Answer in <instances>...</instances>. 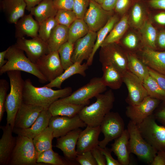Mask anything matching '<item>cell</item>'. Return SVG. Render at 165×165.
I'll return each instance as SVG.
<instances>
[{
	"instance_id": "e575fe53",
	"label": "cell",
	"mask_w": 165,
	"mask_h": 165,
	"mask_svg": "<svg viewBox=\"0 0 165 165\" xmlns=\"http://www.w3.org/2000/svg\"><path fill=\"white\" fill-rule=\"evenodd\" d=\"M53 138V130L48 126L33 139L38 155L44 151L52 148V141Z\"/></svg>"
},
{
	"instance_id": "be15d7a7",
	"label": "cell",
	"mask_w": 165,
	"mask_h": 165,
	"mask_svg": "<svg viewBox=\"0 0 165 165\" xmlns=\"http://www.w3.org/2000/svg\"><path fill=\"white\" fill-rule=\"evenodd\" d=\"M97 3L101 5L104 0H93Z\"/></svg>"
},
{
	"instance_id": "7a4b0ae2",
	"label": "cell",
	"mask_w": 165,
	"mask_h": 165,
	"mask_svg": "<svg viewBox=\"0 0 165 165\" xmlns=\"http://www.w3.org/2000/svg\"><path fill=\"white\" fill-rule=\"evenodd\" d=\"M95 97V102L85 106L78 114L87 126L92 127L100 125L105 116L112 108L115 99L112 90L99 94Z\"/></svg>"
},
{
	"instance_id": "91938a15",
	"label": "cell",
	"mask_w": 165,
	"mask_h": 165,
	"mask_svg": "<svg viewBox=\"0 0 165 165\" xmlns=\"http://www.w3.org/2000/svg\"><path fill=\"white\" fill-rule=\"evenodd\" d=\"M154 19L155 21L159 24L165 25V12H162L156 14Z\"/></svg>"
},
{
	"instance_id": "d6986e66",
	"label": "cell",
	"mask_w": 165,
	"mask_h": 165,
	"mask_svg": "<svg viewBox=\"0 0 165 165\" xmlns=\"http://www.w3.org/2000/svg\"><path fill=\"white\" fill-rule=\"evenodd\" d=\"M43 109L40 106L23 103L16 114L14 128L25 129L30 127Z\"/></svg>"
},
{
	"instance_id": "1f68e13d",
	"label": "cell",
	"mask_w": 165,
	"mask_h": 165,
	"mask_svg": "<svg viewBox=\"0 0 165 165\" xmlns=\"http://www.w3.org/2000/svg\"><path fill=\"white\" fill-rule=\"evenodd\" d=\"M119 19L117 14H114L109 20L106 24L97 32V38L93 51L86 63L89 66L93 63L94 55L101 46L107 36L113 27L119 21Z\"/></svg>"
},
{
	"instance_id": "836d02e7",
	"label": "cell",
	"mask_w": 165,
	"mask_h": 165,
	"mask_svg": "<svg viewBox=\"0 0 165 165\" xmlns=\"http://www.w3.org/2000/svg\"><path fill=\"white\" fill-rule=\"evenodd\" d=\"M128 26V17L125 14L115 24L102 43L101 47L109 44L118 43L126 31Z\"/></svg>"
},
{
	"instance_id": "d6a6232c",
	"label": "cell",
	"mask_w": 165,
	"mask_h": 165,
	"mask_svg": "<svg viewBox=\"0 0 165 165\" xmlns=\"http://www.w3.org/2000/svg\"><path fill=\"white\" fill-rule=\"evenodd\" d=\"M127 52L128 69L143 82L150 75L147 67L134 53Z\"/></svg>"
},
{
	"instance_id": "4316f807",
	"label": "cell",
	"mask_w": 165,
	"mask_h": 165,
	"mask_svg": "<svg viewBox=\"0 0 165 165\" xmlns=\"http://www.w3.org/2000/svg\"><path fill=\"white\" fill-rule=\"evenodd\" d=\"M102 65L103 74L101 78L104 84L112 90L119 89L123 82V74L112 66Z\"/></svg>"
},
{
	"instance_id": "c3c4849f",
	"label": "cell",
	"mask_w": 165,
	"mask_h": 165,
	"mask_svg": "<svg viewBox=\"0 0 165 165\" xmlns=\"http://www.w3.org/2000/svg\"><path fill=\"white\" fill-rule=\"evenodd\" d=\"M97 147L105 156L107 165H121L118 160L115 159L112 157L111 155L112 151L111 148H108L106 147L101 148L99 145Z\"/></svg>"
},
{
	"instance_id": "7dc6e473",
	"label": "cell",
	"mask_w": 165,
	"mask_h": 165,
	"mask_svg": "<svg viewBox=\"0 0 165 165\" xmlns=\"http://www.w3.org/2000/svg\"><path fill=\"white\" fill-rule=\"evenodd\" d=\"M75 160L81 165H97L91 151L77 155Z\"/></svg>"
},
{
	"instance_id": "4dcf8cb0",
	"label": "cell",
	"mask_w": 165,
	"mask_h": 165,
	"mask_svg": "<svg viewBox=\"0 0 165 165\" xmlns=\"http://www.w3.org/2000/svg\"><path fill=\"white\" fill-rule=\"evenodd\" d=\"M68 28L57 24L54 28L47 42L50 52L58 51L60 47L68 41Z\"/></svg>"
},
{
	"instance_id": "d4e9b609",
	"label": "cell",
	"mask_w": 165,
	"mask_h": 165,
	"mask_svg": "<svg viewBox=\"0 0 165 165\" xmlns=\"http://www.w3.org/2000/svg\"><path fill=\"white\" fill-rule=\"evenodd\" d=\"M1 6L8 22L15 24L24 15L26 5L24 0H2Z\"/></svg>"
},
{
	"instance_id": "f546056e",
	"label": "cell",
	"mask_w": 165,
	"mask_h": 165,
	"mask_svg": "<svg viewBox=\"0 0 165 165\" xmlns=\"http://www.w3.org/2000/svg\"><path fill=\"white\" fill-rule=\"evenodd\" d=\"M57 10L54 5L53 0H43L32 8L30 12L39 24L50 17L55 16Z\"/></svg>"
},
{
	"instance_id": "f6af8a7d",
	"label": "cell",
	"mask_w": 165,
	"mask_h": 165,
	"mask_svg": "<svg viewBox=\"0 0 165 165\" xmlns=\"http://www.w3.org/2000/svg\"><path fill=\"white\" fill-rule=\"evenodd\" d=\"M90 2V0H74L73 11L77 18L83 19Z\"/></svg>"
},
{
	"instance_id": "7bdbcfd3",
	"label": "cell",
	"mask_w": 165,
	"mask_h": 165,
	"mask_svg": "<svg viewBox=\"0 0 165 165\" xmlns=\"http://www.w3.org/2000/svg\"><path fill=\"white\" fill-rule=\"evenodd\" d=\"M130 16L131 22L132 26L136 28L140 29L145 21L143 8L140 3H136L134 5Z\"/></svg>"
},
{
	"instance_id": "e0dca14e",
	"label": "cell",
	"mask_w": 165,
	"mask_h": 165,
	"mask_svg": "<svg viewBox=\"0 0 165 165\" xmlns=\"http://www.w3.org/2000/svg\"><path fill=\"white\" fill-rule=\"evenodd\" d=\"M97 36L96 32L90 31L86 35L75 42L72 57L73 63H82L84 60H88L93 51Z\"/></svg>"
},
{
	"instance_id": "5bb4252c",
	"label": "cell",
	"mask_w": 165,
	"mask_h": 165,
	"mask_svg": "<svg viewBox=\"0 0 165 165\" xmlns=\"http://www.w3.org/2000/svg\"><path fill=\"white\" fill-rule=\"evenodd\" d=\"M160 101L149 96L137 104L129 105L126 107V114L130 120L136 124L142 122L153 114Z\"/></svg>"
},
{
	"instance_id": "2e32d148",
	"label": "cell",
	"mask_w": 165,
	"mask_h": 165,
	"mask_svg": "<svg viewBox=\"0 0 165 165\" xmlns=\"http://www.w3.org/2000/svg\"><path fill=\"white\" fill-rule=\"evenodd\" d=\"M123 82L128 91L126 101L129 105L139 104L148 96L142 81L128 70L123 74Z\"/></svg>"
},
{
	"instance_id": "681fc988",
	"label": "cell",
	"mask_w": 165,
	"mask_h": 165,
	"mask_svg": "<svg viewBox=\"0 0 165 165\" xmlns=\"http://www.w3.org/2000/svg\"><path fill=\"white\" fill-rule=\"evenodd\" d=\"M53 3L58 10H73L74 0H53Z\"/></svg>"
},
{
	"instance_id": "83f0119b",
	"label": "cell",
	"mask_w": 165,
	"mask_h": 165,
	"mask_svg": "<svg viewBox=\"0 0 165 165\" xmlns=\"http://www.w3.org/2000/svg\"><path fill=\"white\" fill-rule=\"evenodd\" d=\"M84 106L62 102L58 99L53 102L48 109L52 116H59L72 117L78 114Z\"/></svg>"
},
{
	"instance_id": "ee69618b",
	"label": "cell",
	"mask_w": 165,
	"mask_h": 165,
	"mask_svg": "<svg viewBox=\"0 0 165 165\" xmlns=\"http://www.w3.org/2000/svg\"><path fill=\"white\" fill-rule=\"evenodd\" d=\"M123 46L128 51L127 52L132 53L139 48L138 41L137 37L134 34L130 33L127 35L121 42Z\"/></svg>"
},
{
	"instance_id": "60d3db41",
	"label": "cell",
	"mask_w": 165,
	"mask_h": 165,
	"mask_svg": "<svg viewBox=\"0 0 165 165\" xmlns=\"http://www.w3.org/2000/svg\"><path fill=\"white\" fill-rule=\"evenodd\" d=\"M57 24L55 16L43 20L39 24L38 37L47 43L53 29Z\"/></svg>"
},
{
	"instance_id": "f1b7e54d",
	"label": "cell",
	"mask_w": 165,
	"mask_h": 165,
	"mask_svg": "<svg viewBox=\"0 0 165 165\" xmlns=\"http://www.w3.org/2000/svg\"><path fill=\"white\" fill-rule=\"evenodd\" d=\"M88 66L86 63L83 64L78 62L74 63L64 70V72L56 79L45 86L51 88L56 87L61 89L63 82L71 76L78 74L85 76L86 71L88 69Z\"/></svg>"
},
{
	"instance_id": "9f6ffc18",
	"label": "cell",
	"mask_w": 165,
	"mask_h": 165,
	"mask_svg": "<svg viewBox=\"0 0 165 165\" xmlns=\"http://www.w3.org/2000/svg\"><path fill=\"white\" fill-rule=\"evenodd\" d=\"M117 0H104L101 5L105 10L110 11L114 9Z\"/></svg>"
},
{
	"instance_id": "ffe728a7",
	"label": "cell",
	"mask_w": 165,
	"mask_h": 165,
	"mask_svg": "<svg viewBox=\"0 0 165 165\" xmlns=\"http://www.w3.org/2000/svg\"><path fill=\"white\" fill-rule=\"evenodd\" d=\"M139 58L148 68L165 75V51H158L144 46L140 51Z\"/></svg>"
},
{
	"instance_id": "8d00e7d4",
	"label": "cell",
	"mask_w": 165,
	"mask_h": 165,
	"mask_svg": "<svg viewBox=\"0 0 165 165\" xmlns=\"http://www.w3.org/2000/svg\"><path fill=\"white\" fill-rule=\"evenodd\" d=\"M89 31V28L83 19L77 18L68 28V41L74 44Z\"/></svg>"
},
{
	"instance_id": "7402d4cb",
	"label": "cell",
	"mask_w": 165,
	"mask_h": 165,
	"mask_svg": "<svg viewBox=\"0 0 165 165\" xmlns=\"http://www.w3.org/2000/svg\"><path fill=\"white\" fill-rule=\"evenodd\" d=\"M3 131L0 139V165H9L11 155L16 145V137L12 135L13 129L9 124L1 126Z\"/></svg>"
},
{
	"instance_id": "9a60e30c",
	"label": "cell",
	"mask_w": 165,
	"mask_h": 165,
	"mask_svg": "<svg viewBox=\"0 0 165 165\" xmlns=\"http://www.w3.org/2000/svg\"><path fill=\"white\" fill-rule=\"evenodd\" d=\"M49 126L53 130L54 138H58L74 130L86 127L87 125L77 114L72 117L59 116H52Z\"/></svg>"
},
{
	"instance_id": "f35d334b",
	"label": "cell",
	"mask_w": 165,
	"mask_h": 165,
	"mask_svg": "<svg viewBox=\"0 0 165 165\" xmlns=\"http://www.w3.org/2000/svg\"><path fill=\"white\" fill-rule=\"evenodd\" d=\"M37 162L44 163L52 165H64L67 164L58 153L52 148L42 152L38 155Z\"/></svg>"
},
{
	"instance_id": "9c48e42d",
	"label": "cell",
	"mask_w": 165,
	"mask_h": 165,
	"mask_svg": "<svg viewBox=\"0 0 165 165\" xmlns=\"http://www.w3.org/2000/svg\"><path fill=\"white\" fill-rule=\"evenodd\" d=\"M100 47L99 61L102 65L112 66L123 74L128 70L127 52L118 43H112Z\"/></svg>"
},
{
	"instance_id": "cb8c5ba5",
	"label": "cell",
	"mask_w": 165,
	"mask_h": 165,
	"mask_svg": "<svg viewBox=\"0 0 165 165\" xmlns=\"http://www.w3.org/2000/svg\"><path fill=\"white\" fill-rule=\"evenodd\" d=\"M30 13L24 15L15 24L16 38L30 37L32 38L38 36L39 24Z\"/></svg>"
},
{
	"instance_id": "b9f144b4",
	"label": "cell",
	"mask_w": 165,
	"mask_h": 165,
	"mask_svg": "<svg viewBox=\"0 0 165 165\" xmlns=\"http://www.w3.org/2000/svg\"><path fill=\"white\" fill-rule=\"evenodd\" d=\"M55 17L58 24L68 28L77 18L73 10L65 9L58 10Z\"/></svg>"
},
{
	"instance_id": "484cf974",
	"label": "cell",
	"mask_w": 165,
	"mask_h": 165,
	"mask_svg": "<svg viewBox=\"0 0 165 165\" xmlns=\"http://www.w3.org/2000/svg\"><path fill=\"white\" fill-rule=\"evenodd\" d=\"M129 139V133L127 129H126L111 145L112 152L117 156L121 165H128L130 163Z\"/></svg>"
},
{
	"instance_id": "11a10c76",
	"label": "cell",
	"mask_w": 165,
	"mask_h": 165,
	"mask_svg": "<svg viewBox=\"0 0 165 165\" xmlns=\"http://www.w3.org/2000/svg\"><path fill=\"white\" fill-rule=\"evenodd\" d=\"M150 164L165 165V151H158Z\"/></svg>"
},
{
	"instance_id": "ac0fdd59",
	"label": "cell",
	"mask_w": 165,
	"mask_h": 165,
	"mask_svg": "<svg viewBox=\"0 0 165 165\" xmlns=\"http://www.w3.org/2000/svg\"><path fill=\"white\" fill-rule=\"evenodd\" d=\"M101 132L100 126H87L80 132L77 141L76 151L77 155L91 151L98 145V138Z\"/></svg>"
},
{
	"instance_id": "6125c7cd",
	"label": "cell",
	"mask_w": 165,
	"mask_h": 165,
	"mask_svg": "<svg viewBox=\"0 0 165 165\" xmlns=\"http://www.w3.org/2000/svg\"><path fill=\"white\" fill-rule=\"evenodd\" d=\"M7 49L0 53V68L4 65L7 62V60H5Z\"/></svg>"
},
{
	"instance_id": "3957f363",
	"label": "cell",
	"mask_w": 165,
	"mask_h": 165,
	"mask_svg": "<svg viewBox=\"0 0 165 165\" xmlns=\"http://www.w3.org/2000/svg\"><path fill=\"white\" fill-rule=\"evenodd\" d=\"M9 80L10 90L6 96L5 107L7 113V124L13 130L18 111L23 103L24 81L21 71H10L6 72Z\"/></svg>"
},
{
	"instance_id": "db71d44e",
	"label": "cell",
	"mask_w": 165,
	"mask_h": 165,
	"mask_svg": "<svg viewBox=\"0 0 165 165\" xmlns=\"http://www.w3.org/2000/svg\"><path fill=\"white\" fill-rule=\"evenodd\" d=\"M164 102L165 105L154 112L153 115L156 120L165 127V101Z\"/></svg>"
},
{
	"instance_id": "ab89813d",
	"label": "cell",
	"mask_w": 165,
	"mask_h": 165,
	"mask_svg": "<svg viewBox=\"0 0 165 165\" xmlns=\"http://www.w3.org/2000/svg\"><path fill=\"white\" fill-rule=\"evenodd\" d=\"M74 44L68 41L62 44L58 50L64 70L73 64L72 61V57L74 50Z\"/></svg>"
},
{
	"instance_id": "5b68a950",
	"label": "cell",
	"mask_w": 165,
	"mask_h": 165,
	"mask_svg": "<svg viewBox=\"0 0 165 165\" xmlns=\"http://www.w3.org/2000/svg\"><path fill=\"white\" fill-rule=\"evenodd\" d=\"M144 139L157 151H165V127L158 125L153 114L136 124Z\"/></svg>"
},
{
	"instance_id": "4fadbf2b",
	"label": "cell",
	"mask_w": 165,
	"mask_h": 165,
	"mask_svg": "<svg viewBox=\"0 0 165 165\" xmlns=\"http://www.w3.org/2000/svg\"><path fill=\"white\" fill-rule=\"evenodd\" d=\"M15 45L25 52L28 57L35 64L42 57L50 53L47 43L38 36L31 39L17 38Z\"/></svg>"
},
{
	"instance_id": "bcb514c9",
	"label": "cell",
	"mask_w": 165,
	"mask_h": 165,
	"mask_svg": "<svg viewBox=\"0 0 165 165\" xmlns=\"http://www.w3.org/2000/svg\"><path fill=\"white\" fill-rule=\"evenodd\" d=\"M9 85L7 81L3 79L0 80V122L2 119L6 111L5 104Z\"/></svg>"
},
{
	"instance_id": "52a82bcc",
	"label": "cell",
	"mask_w": 165,
	"mask_h": 165,
	"mask_svg": "<svg viewBox=\"0 0 165 165\" xmlns=\"http://www.w3.org/2000/svg\"><path fill=\"white\" fill-rule=\"evenodd\" d=\"M37 156L33 139L17 135L9 165H39V163L37 162Z\"/></svg>"
},
{
	"instance_id": "6f0895ef",
	"label": "cell",
	"mask_w": 165,
	"mask_h": 165,
	"mask_svg": "<svg viewBox=\"0 0 165 165\" xmlns=\"http://www.w3.org/2000/svg\"><path fill=\"white\" fill-rule=\"evenodd\" d=\"M156 44L161 49L165 50V30L161 31L158 33Z\"/></svg>"
},
{
	"instance_id": "f907efd6",
	"label": "cell",
	"mask_w": 165,
	"mask_h": 165,
	"mask_svg": "<svg viewBox=\"0 0 165 165\" xmlns=\"http://www.w3.org/2000/svg\"><path fill=\"white\" fill-rule=\"evenodd\" d=\"M130 0H117L114 10L117 13L124 14L128 9Z\"/></svg>"
},
{
	"instance_id": "8992f818",
	"label": "cell",
	"mask_w": 165,
	"mask_h": 165,
	"mask_svg": "<svg viewBox=\"0 0 165 165\" xmlns=\"http://www.w3.org/2000/svg\"><path fill=\"white\" fill-rule=\"evenodd\" d=\"M127 130L129 134L130 153L134 154L140 159L151 164L158 151L142 137L135 123L130 120Z\"/></svg>"
},
{
	"instance_id": "816d5d0a",
	"label": "cell",
	"mask_w": 165,
	"mask_h": 165,
	"mask_svg": "<svg viewBox=\"0 0 165 165\" xmlns=\"http://www.w3.org/2000/svg\"><path fill=\"white\" fill-rule=\"evenodd\" d=\"M148 68L150 75L156 80L161 87L165 90V75L160 74L148 67Z\"/></svg>"
},
{
	"instance_id": "f5cc1de1",
	"label": "cell",
	"mask_w": 165,
	"mask_h": 165,
	"mask_svg": "<svg viewBox=\"0 0 165 165\" xmlns=\"http://www.w3.org/2000/svg\"><path fill=\"white\" fill-rule=\"evenodd\" d=\"M91 151L97 165H106V161L105 156L97 147L94 148Z\"/></svg>"
},
{
	"instance_id": "6da1fadb",
	"label": "cell",
	"mask_w": 165,
	"mask_h": 165,
	"mask_svg": "<svg viewBox=\"0 0 165 165\" xmlns=\"http://www.w3.org/2000/svg\"><path fill=\"white\" fill-rule=\"evenodd\" d=\"M70 87L58 90H54L45 86L38 87L34 86L29 79L24 81L23 91V103L48 108L54 101L67 97L72 93Z\"/></svg>"
},
{
	"instance_id": "94428289",
	"label": "cell",
	"mask_w": 165,
	"mask_h": 165,
	"mask_svg": "<svg viewBox=\"0 0 165 165\" xmlns=\"http://www.w3.org/2000/svg\"><path fill=\"white\" fill-rule=\"evenodd\" d=\"M43 0H24L26 5V9L30 12L31 9L38 5Z\"/></svg>"
},
{
	"instance_id": "603a6c76",
	"label": "cell",
	"mask_w": 165,
	"mask_h": 165,
	"mask_svg": "<svg viewBox=\"0 0 165 165\" xmlns=\"http://www.w3.org/2000/svg\"><path fill=\"white\" fill-rule=\"evenodd\" d=\"M52 116L48 108H44L30 127L25 129L13 128V132L17 135L33 139L49 126Z\"/></svg>"
},
{
	"instance_id": "680465c9",
	"label": "cell",
	"mask_w": 165,
	"mask_h": 165,
	"mask_svg": "<svg viewBox=\"0 0 165 165\" xmlns=\"http://www.w3.org/2000/svg\"><path fill=\"white\" fill-rule=\"evenodd\" d=\"M149 3L153 8L165 10V0H149Z\"/></svg>"
},
{
	"instance_id": "8fae6325",
	"label": "cell",
	"mask_w": 165,
	"mask_h": 165,
	"mask_svg": "<svg viewBox=\"0 0 165 165\" xmlns=\"http://www.w3.org/2000/svg\"><path fill=\"white\" fill-rule=\"evenodd\" d=\"M35 64L49 82L56 79L64 71L58 51L51 52L43 56Z\"/></svg>"
},
{
	"instance_id": "44dd1931",
	"label": "cell",
	"mask_w": 165,
	"mask_h": 165,
	"mask_svg": "<svg viewBox=\"0 0 165 165\" xmlns=\"http://www.w3.org/2000/svg\"><path fill=\"white\" fill-rule=\"evenodd\" d=\"M82 131L80 128L72 130L58 138L56 147L61 149L67 160H75L77 155L76 147L79 134Z\"/></svg>"
},
{
	"instance_id": "7c38bea8",
	"label": "cell",
	"mask_w": 165,
	"mask_h": 165,
	"mask_svg": "<svg viewBox=\"0 0 165 165\" xmlns=\"http://www.w3.org/2000/svg\"><path fill=\"white\" fill-rule=\"evenodd\" d=\"M112 11H106L101 5L93 0H90L89 6L83 19L90 31L97 32L113 15Z\"/></svg>"
},
{
	"instance_id": "277c9868",
	"label": "cell",
	"mask_w": 165,
	"mask_h": 165,
	"mask_svg": "<svg viewBox=\"0 0 165 165\" xmlns=\"http://www.w3.org/2000/svg\"><path fill=\"white\" fill-rule=\"evenodd\" d=\"M5 58L6 64L0 68V75L10 71H24L37 77L43 83L47 81L38 69L35 64L26 56L24 52L15 44L7 49Z\"/></svg>"
},
{
	"instance_id": "74e56055",
	"label": "cell",
	"mask_w": 165,
	"mask_h": 165,
	"mask_svg": "<svg viewBox=\"0 0 165 165\" xmlns=\"http://www.w3.org/2000/svg\"><path fill=\"white\" fill-rule=\"evenodd\" d=\"M143 83L148 96L165 101V90L153 77L150 75L143 80Z\"/></svg>"
},
{
	"instance_id": "ba28073f",
	"label": "cell",
	"mask_w": 165,
	"mask_h": 165,
	"mask_svg": "<svg viewBox=\"0 0 165 165\" xmlns=\"http://www.w3.org/2000/svg\"><path fill=\"white\" fill-rule=\"evenodd\" d=\"M107 89L101 77H94L86 84L77 89L68 96L59 99L61 101L86 106L90 103V99Z\"/></svg>"
},
{
	"instance_id": "30bf717a",
	"label": "cell",
	"mask_w": 165,
	"mask_h": 165,
	"mask_svg": "<svg viewBox=\"0 0 165 165\" xmlns=\"http://www.w3.org/2000/svg\"><path fill=\"white\" fill-rule=\"evenodd\" d=\"M104 138L98 145L104 148L110 141L120 137L125 130L123 118L117 112H109L105 116L100 126Z\"/></svg>"
},
{
	"instance_id": "d590c367",
	"label": "cell",
	"mask_w": 165,
	"mask_h": 165,
	"mask_svg": "<svg viewBox=\"0 0 165 165\" xmlns=\"http://www.w3.org/2000/svg\"><path fill=\"white\" fill-rule=\"evenodd\" d=\"M140 29L143 47L146 46L155 50L156 49L158 33L151 23L148 20H145Z\"/></svg>"
}]
</instances>
